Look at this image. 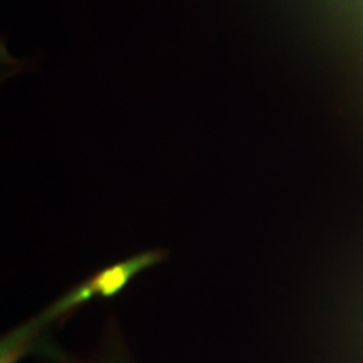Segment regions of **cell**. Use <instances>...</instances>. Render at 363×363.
I'll return each instance as SVG.
<instances>
[{"instance_id":"6da1fadb","label":"cell","mask_w":363,"mask_h":363,"mask_svg":"<svg viewBox=\"0 0 363 363\" xmlns=\"http://www.w3.org/2000/svg\"><path fill=\"white\" fill-rule=\"evenodd\" d=\"M158 261V254H142V256H136L133 259L121 262V264L113 266L110 269H104L103 272L89 281L88 288L91 294L99 293L101 296H113L120 291L123 286L128 283V279L135 272H138L143 267L152 266L153 262Z\"/></svg>"}]
</instances>
